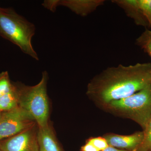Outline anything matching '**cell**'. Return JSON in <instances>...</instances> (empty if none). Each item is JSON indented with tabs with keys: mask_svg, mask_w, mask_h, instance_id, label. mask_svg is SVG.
<instances>
[{
	"mask_svg": "<svg viewBox=\"0 0 151 151\" xmlns=\"http://www.w3.org/2000/svg\"><path fill=\"white\" fill-rule=\"evenodd\" d=\"M81 151H100L92 144L86 141V143L81 147Z\"/></svg>",
	"mask_w": 151,
	"mask_h": 151,
	"instance_id": "cell-18",
	"label": "cell"
},
{
	"mask_svg": "<svg viewBox=\"0 0 151 151\" xmlns=\"http://www.w3.org/2000/svg\"><path fill=\"white\" fill-rule=\"evenodd\" d=\"M48 78L47 72L44 71L41 80L35 86H26L17 82L19 92L18 106L32 117L39 127H45L49 124Z\"/></svg>",
	"mask_w": 151,
	"mask_h": 151,
	"instance_id": "cell-3",
	"label": "cell"
},
{
	"mask_svg": "<svg viewBox=\"0 0 151 151\" xmlns=\"http://www.w3.org/2000/svg\"><path fill=\"white\" fill-rule=\"evenodd\" d=\"M135 150L134 151H135ZM103 151H131L127 150H121V149H119L116 148L114 147H111V146H109L105 150Z\"/></svg>",
	"mask_w": 151,
	"mask_h": 151,
	"instance_id": "cell-19",
	"label": "cell"
},
{
	"mask_svg": "<svg viewBox=\"0 0 151 151\" xmlns=\"http://www.w3.org/2000/svg\"><path fill=\"white\" fill-rule=\"evenodd\" d=\"M144 137L142 132H135L132 134L122 135L109 133L105 134L104 137L106 139L109 146L121 150L134 151L142 142Z\"/></svg>",
	"mask_w": 151,
	"mask_h": 151,
	"instance_id": "cell-7",
	"label": "cell"
},
{
	"mask_svg": "<svg viewBox=\"0 0 151 151\" xmlns=\"http://www.w3.org/2000/svg\"><path fill=\"white\" fill-rule=\"evenodd\" d=\"M2 115V113L1 112H0V119H1V117Z\"/></svg>",
	"mask_w": 151,
	"mask_h": 151,
	"instance_id": "cell-20",
	"label": "cell"
},
{
	"mask_svg": "<svg viewBox=\"0 0 151 151\" xmlns=\"http://www.w3.org/2000/svg\"><path fill=\"white\" fill-rule=\"evenodd\" d=\"M35 26L14 9L0 7V36L19 47L25 54L38 60L32 44Z\"/></svg>",
	"mask_w": 151,
	"mask_h": 151,
	"instance_id": "cell-2",
	"label": "cell"
},
{
	"mask_svg": "<svg viewBox=\"0 0 151 151\" xmlns=\"http://www.w3.org/2000/svg\"><path fill=\"white\" fill-rule=\"evenodd\" d=\"M138 6L151 28V0H137Z\"/></svg>",
	"mask_w": 151,
	"mask_h": 151,
	"instance_id": "cell-15",
	"label": "cell"
},
{
	"mask_svg": "<svg viewBox=\"0 0 151 151\" xmlns=\"http://www.w3.org/2000/svg\"><path fill=\"white\" fill-rule=\"evenodd\" d=\"M37 141L39 151H63L49 123L45 127H38Z\"/></svg>",
	"mask_w": 151,
	"mask_h": 151,
	"instance_id": "cell-9",
	"label": "cell"
},
{
	"mask_svg": "<svg viewBox=\"0 0 151 151\" xmlns=\"http://www.w3.org/2000/svg\"><path fill=\"white\" fill-rule=\"evenodd\" d=\"M14 87V82L10 80L7 71L0 73V98L12 91Z\"/></svg>",
	"mask_w": 151,
	"mask_h": 151,
	"instance_id": "cell-14",
	"label": "cell"
},
{
	"mask_svg": "<svg viewBox=\"0 0 151 151\" xmlns=\"http://www.w3.org/2000/svg\"><path fill=\"white\" fill-rule=\"evenodd\" d=\"M105 2L104 0H57V4L58 6L68 8L76 14L85 17L103 5Z\"/></svg>",
	"mask_w": 151,
	"mask_h": 151,
	"instance_id": "cell-8",
	"label": "cell"
},
{
	"mask_svg": "<svg viewBox=\"0 0 151 151\" xmlns=\"http://www.w3.org/2000/svg\"></svg>",
	"mask_w": 151,
	"mask_h": 151,
	"instance_id": "cell-22",
	"label": "cell"
},
{
	"mask_svg": "<svg viewBox=\"0 0 151 151\" xmlns=\"http://www.w3.org/2000/svg\"><path fill=\"white\" fill-rule=\"evenodd\" d=\"M0 151H2L1 150V149H0Z\"/></svg>",
	"mask_w": 151,
	"mask_h": 151,
	"instance_id": "cell-21",
	"label": "cell"
},
{
	"mask_svg": "<svg viewBox=\"0 0 151 151\" xmlns=\"http://www.w3.org/2000/svg\"><path fill=\"white\" fill-rule=\"evenodd\" d=\"M135 43L148 55L151 59V30L146 29L136 40Z\"/></svg>",
	"mask_w": 151,
	"mask_h": 151,
	"instance_id": "cell-12",
	"label": "cell"
},
{
	"mask_svg": "<svg viewBox=\"0 0 151 151\" xmlns=\"http://www.w3.org/2000/svg\"><path fill=\"white\" fill-rule=\"evenodd\" d=\"M37 124L10 137L0 141L2 151H39Z\"/></svg>",
	"mask_w": 151,
	"mask_h": 151,
	"instance_id": "cell-6",
	"label": "cell"
},
{
	"mask_svg": "<svg viewBox=\"0 0 151 151\" xmlns=\"http://www.w3.org/2000/svg\"><path fill=\"white\" fill-rule=\"evenodd\" d=\"M102 108L115 116L133 120L144 129L151 117V83L131 96L112 101Z\"/></svg>",
	"mask_w": 151,
	"mask_h": 151,
	"instance_id": "cell-4",
	"label": "cell"
},
{
	"mask_svg": "<svg viewBox=\"0 0 151 151\" xmlns=\"http://www.w3.org/2000/svg\"><path fill=\"white\" fill-rule=\"evenodd\" d=\"M112 2L123 9L127 16L133 19L136 24L149 27L148 23L138 6L137 0H113Z\"/></svg>",
	"mask_w": 151,
	"mask_h": 151,
	"instance_id": "cell-10",
	"label": "cell"
},
{
	"mask_svg": "<svg viewBox=\"0 0 151 151\" xmlns=\"http://www.w3.org/2000/svg\"><path fill=\"white\" fill-rule=\"evenodd\" d=\"M86 141L92 143L100 151H103L109 146L108 142L104 137H90Z\"/></svg>",
	"mask_w": 151,
	"mask_h": 151,
	"instance_id": "cell-16",
	"label": "cell"
},
{
	"mask_svg": "<svg viewBox=\"0 0 151 151\" xmlns=\"http://www.w3.org/2000/svg\"><path fill=\"white\" fill-rule=\"evenodd\" d=\"M42 6L45 8L48 9L52 12H54L56 10L57 7V1H45L42 4Z\"/></svg>",
	"mask_w": 151,
	"mask_h": 151,
	"instance_id": "cell-17",
	"label": "cell"
},
{
	"mask_svg": "<svg viewBox=\"0 0 151 151\" xmlns=\"http://www.w3.org/2000/svg\"><path fill=\"white\" fill-rule=\"evenodd\" d=\"M29 114L18 107L2 113L0 141L17 134L36 124Z\"/></svg>",
	"mask_w": 151,
	"mask_h": 151,
	"instance_id": "cell-5",
	"label": "cell"
},
{
	"mask_svg": "<svg viewBox=\"0 0 151 151\" xmlns=\"http://www.w3.org/2000/svg\"><path fill=\"white\" fill-rule=\"evenodd\" d=\"M18 99L17 83L14 82L13 89L0 98V112L11 111L18 107Z\"/></svg>",
	"mask_w": 151,
	"mask_h": 151,
	"instance_id": "cell-11",
	"label": "cell"
},
{
	"mask_svg": "<svg viewBox=\"0 0 151 151\" xmlns=\"http://www.w3.org/2000/svg\"><path fill=\"white\" fill-rule=\"evenodd\" d=\"M143 132L142 141L135 151H151V117Z\"/></svg>",
	"mask_w": 151,
	"mask_h": 151,
	"instance_id": "cell-13",
	"label": "cell"
},
{
	"mask_svg": "<svg viewBox=\"0 0 151 151\" xmlns=\"http://www.w3.org/2000/svg\"><path fill=\"white\" fill-rule=\"evenodd\" d=\"M151 82V63L120 64L108 68L88 83L86 94L103 108L112 101L122 100L145 88Z\"/></svg>",
	"mask_w": 151,
	"mask_h": 151,
	"instance_id": "cell-1",
	"label": "cell"
}]
</instances>
